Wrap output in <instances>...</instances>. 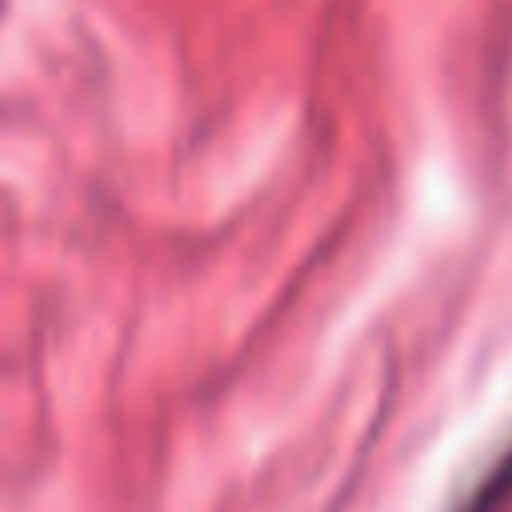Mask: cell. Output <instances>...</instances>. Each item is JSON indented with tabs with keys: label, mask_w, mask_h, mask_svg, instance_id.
<instances>
[{
	"label": "cell",
	"mask_w": 512,
	"mask_h": 512,
	"mask_svg": "<svg viewBox=\"0 0 512 512\" xmlns=\"http://www.w3.org/2000/svg\"><path fill=\"white\" fill-rule=\"evenodd\" d=\"M508 484H512V456H508V460H504V464L476 488V500H472L464 512H492V508L508 496Z\"/></svg>",
	"instance_id": "1"
}]
</instances>
